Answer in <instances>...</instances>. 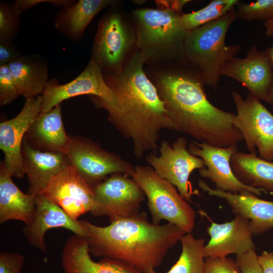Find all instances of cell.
<instances>
[{"label":"cell","mask_w":273,"mask_h":273,"mask_svg":"<svg viewBox=\"0 0 273 273\" xmlns=\"http://www.w3.org/2000/svg\"><path fill=\"white\" fill-rule=\"evenodd\" d=\"M146 62L136 50L123 69L117 74L103 73L115 94L109 103L90 96L97 107L108 113V119L125 138L131 141L133 153L140 159L148 152L157 154L160 132L175 130L157 89L147 77Z\"/></svg>","instance_id":"6da1fadb"},{"label":"cell","mask_w":273,"mask_h":273,"mask_svg":"<svg viewBox=\"0 0 273 273\" xmlns=\"http://www.w3.org/2000/svg\"><path fill=\"white\" fill-rule=\"evenodd\" d=\"M154 84L175 130L197 140L226 148L243 140L234 124L236 114L208 100L199 74L187 62L159 73Z\"/></svg>","instance_id":"7a4b0ae2"},{"label":"cell","mask_w":273,"mask_h":273,"mask_svg":"<svg viewBox=\"0 0 273 273\" xmlns=\"http://www.w3.org/2000/svg\"><path fill=\"white\" fill-rule=\"evenodd\" d=\"M90 254L119 260L142 273H151L161 263L167 252L186 234L167 222L155 224L146 213L118 219L105 226L81 220Z\"/></svg>","instance_id":"3957f363"},{"label":"cell","mask_w":273,"mask_h":273,"mask_svg":"<svg viewBox=\"0 0 273 273\" xmlns=\"http://www.w3.org/2000/svg\"><path fill=\"white\" fill-rule=\"evenodd\" d=\"M169 8H142L131 11L136 50L146 63L186 62L184 45L188 31L181 15Z\"/></svg>","instance_id":"277c9868"},{"label":"cell","mask_w":273,"mask_h":273,"mask_svg":"<svg viewBox=\"0 0 273 273\" xmlns=\"http://www.w3.org/2000/svg\"><path fill=\"white\" fill-rule=\"evenodd\" d=\"M236 19V9L220 18L188 31L184 45L186 62L200 75L205 84L218 87L220 70L235 57L240 46L226 45L227 32Z\"/></svg>","instance_id":"5b68a950"},{"label":"cell","mask_w":273,"mask_h":273,"mask_svg":"<svg viewBox=\"0 0 273 273\" xmlns=\"http://www.w3.org/2000/svg\"><path fill=\"white\" fill-rule=\"evenodd\" d=\"M117 6H111L101 18L92 49L90 60L105 74L122 71L136 50L132 23Z\"/></svg>","instance_id":"8992f818"},{"label":"cell","mask_w":273,"mask_h":273,"mask_svg":"<svg viewBox=\"0 0 273 273\" xmlns=\"http://www.w3.org/2000/svg\"><path fill=\"white\" fill-rule=\"evenodd\" d=\"M131 177L147 198L153 223L160 224L165 220L186 233L192 232L195 225L194 210L173 185L158 175L150 166L135 165Z\"/></svg>","instance_id":"52a82bcc"},{"label":"cell","mask_w":273,"mask_h":273,"mask_svg":"<svg viewBox=\"0 0 273 273\" xmlns=\"http://www.w3.org/2000/svg\"><path fill=\"white\" fill-rule=\"evenodd\" d=\"M121 173H114L93 187L96 216H106L110 222L140 213L145 195L136 182Z\"/></svg>","instance_id":"ba28073f"},{"label":"cell","mask_w":273,"mask_h":273,"mask_svg":"<svg viewBox=\"0 0 273 273\" xmlns=\"http://www.w3.org/2000/svg\"><path fill=\"white\" fill-rule=\"evenodd\" d=\"M71 166L92 187L114 173L132 176L134 166L119 155L82 137H71L65 153Z\"/></svg>","instance_id":"9c48e42d"},{"label":"cell","mask_w":273,"mask_h":273,"mask_svg":"<svg viewBox=\"0 0 273 273\" xmlns=\"http://www.w3.org/2000/svg\"><path fill=\"white\" fill-rule=\"evenodd\" d=\"M232 95L237 109L234 124L247 148L251 153L257 150L259 157L273 161V115L250 94L245 99L235 91Z\"/></svg>","instance_id":"30bf717a"},{"label":"cell","mask_w":273,"mask_h":273,"mask_svg":"<svg viewBox=\"0 0 273 273\" xmlns=\"http://www.w3.org/2000/svg\"><path fill=\"white\" fill-rule=\"evenodd\" d=\"M184 137L178 138L172 144L163 140L159 146V155L150 153L146 160L156 173L173 185L182 197L191 202L193 194L189 178L195 169L205 167L203 160L191 154Z\"/></svg>","instance_id":"8fae6325"},{"label":"cell","mask_w":273,"mask_h":273,"mask_svg":"<svg viewBox=\"0 0 273 273\" xmlns=\"http://www.w3.org/2000/svg\"><path fill=\"white\" fill-rule=\"evenodd\" d=\"M188 149L191 154L203 160L205 167L199 170L200 175L209 179L216 189L233 194L260 196L262 193H265L262 190L245 185L234 174L231 159L237 151V145L222 148L194 141L188 144Z\"/></svg>","instance_id":"7c38bea8"},{"label":"cell","mask_w":273,"mask_h":273,"mask_svg":"<svg viewBox=\"0 0 273 273\" xmlns=\"http://www.w3.org/2000/svg\"><path fill=\"white\" fill-rule=\"evenodd\" d=\"M220 75L237 80L251 96L270 104L269 94L273 82V67L265 50L259 51L252 46L245 57L235 56L226 62L220 70Z\"/></svg>","instance_id":"4fadbf2b"},{"label":"cell","mask_w":273,"mask_h":273,"mask_svg":"<svg viewBox=\"0 0 273 273\" xmlns=\"http://www.w3.org/2000/svg\"><path fill=\"white\" fill-rule=\"evenodd\" d=\"M88 95L112 103L115 94L106 82L103 73L95 62L89 60L84 69L76 78L60 84L55 79L49 80L41 95V113H46L62 102L71 98Z\"/></svg>","instance_id":"5bb4252c"},{"label":"cell","mask_w":273,"mask_h":273,"mask_svg":"<svg viewBox=\"0 0 273 273\" xmlns=\"http://www.w3.org/2000/svg\"><path fill=\"white\" fill-rule=\"evenodd\" d=\"M42 96L26 99L19 113L0 124V148L5 154L3 161L12 176L23 177L25 173L21 147L23 139L41 112Z\"/></svg>","instance_id":"9a60e30c"},{"label":"cell","mask_w":273,"mask_h":273,"mask_svg":"<svg viewBox=\"0 0 273 273\" xmlns=\"http://www.w3.org/2000/svg\"><path fill=\"white\" fill-rule=\"evenodd\" d=\"M42 194L74 219L94 205L93 187L72 166L55 176Z\"/></svg>","instance_id":"2e32d148"},{"label":"cell","mask_w":273,"mask_h":273,"mask_svg":"<svg viewBox=\"0 0 273 273\" xmlns=\"http://www.w3.org/2000/svg\"><path fill=\"white\" fill-rule=\"evenodd\" d=\"M35 202L36 209L33 220L25 225L22 231L26 239L31 245L46 253L44 237L46 232L52 228H64L75 235L85 237V229L80 220L72 218L43 194L35 195Z\"/></svg>","instance_id":"e0dca14e"},{"label":"cell","mask_w":273,"mask_h":273,"mask_svg":"<svg viewBox=\"0 0 273 273\" xmlns=\"http://www.w3.org/2000/svg\"><path fill=\"white\" fill-rule=\"evenodd\" d=\"M24 169L29 184L27 194H42L51 180L71 166L63 153L41 150L33 146L24 136L21 147Z\"/></svg>","instance_id":"ac0fdd59"},{"label":"cell","mask_w":273,"mask_h":273,"mask_svg":"<svg viewBox=\"0 0 273 273\" xmlns=\"http://www.w3.org/2000/svg\"><path fill=\"white\" fill-rule=\"evenodd\" d=\"M207 230L210 239L204 247L205 258H224L255 248L249 221L240 215L223 223L212 222Z\"/></svg>","instance_id":"d6986e66"},{"label":"cell","mask_w":273,"mask_h":273,"mask_svg":"<svg viewBox=\"0 0 273 273\" xmlns=\"http://www.w3.org/2000/svg\"><path fill=\"white\" fill-rule=\"evenodd\" d=\"M198 185L209 195L225 200L236 215L248 220L253 236L273 229V201L261 199L254 194H233L213 189L201 180Z\"/></svg>","instance_id":"ffe728a7"},{"label":"cell","mask_w":273,"mask_h":273,"mask_svg":"<svg viewBox=\"0 0 273 273\" xmlns=\"http://www.w3.org/2000/svg\"><path fill=\"white\" fill-rule=\"evenodd\" d=\"M89 254L88 244L84 238L75 234L69 237L61 255L64 273H142L114 259L103 258L94 261Z\"/></svg>","instance_id":"44dd1931"},{"label":"cell","mask_w":273,"mask_h":273,"mask_svg":"<svg viewBox=\"0 0 273 273\" xmlns=\"http://www.w3.org/2000/svg\"><path fill=\"white\" fill-rule=\"evenodd\" d=\"M115 0H79L62 8L56 14L54 27L70 41L76 42L83 38L85 29L94 18L108 6L117 4Z\"/></svg>","instance_id":"7402d4cb"},{"label":"cell","mask_w":273,"mask_h":273,"mask_svg":"<svg viewBox=\"0 0 273 273\" xmlns=\"http://www.w3.org/2000/svg\"><path fill=\"white\" fill-rule=\"evenodd\" d=\"M25 136L41 150L65 154L70 137L64 128L60 104L47 112H40Z\"/></svg>","instance_id":"603a6c76"},{"label":"cell","mask_w":273,"mask_h":273,"mask_svg":"<svg viewBox=\"0 0 273 273\" xmlns=\"http://www.w3.org/2000/svg\"><path fill=\"white\" fill-rule=\"evenodd\" d=\"M12 176L0 165V223L10 220L23 221L25 225L33 220L35 212V195L23 193L13 183Z\"/></svg>","instance_id":"cb8c5ba5"},{"label":"cell","mask_w":273,"mask_h":273,"mask_svg":"<svg viewBox=\"0 0 273 273\" xmlns=\"http://www.w3.org/2000/svg\"><path fill=\"white\" fill-rule=\"evenodd\" d=\"M8 65L20 96L27 99L43 94L49 81L46 59L37 55H22Z\"/></svg>","instance_id":"d4e9b609"},{"label":"cell","mask_w":273,"mask_h":273,"mask_svg":"<svg viewBox=\"0 0 273 273\" xmlns=\"http://www.w3.org/2000/svg\"><path fill=\"white\" fill-rule=\"evenodd\" d=\"M231 165L237 178L245 185L273 193V161L258 157L256 152L237 151L232 155Z\"/></svg>","instance_id":"484cf974"},{"label":"cell","mask_w":273,"mask_h":273,"mask_svg":"<svg viewBox=\"0 0 273 273\" xmlns=\"http://www.w3.org/2000/svg\"><path fill=\"white\" fill-rule=\"evenodd\" d=\"M180 241L182 246L180 255L166 273H204L205 240L195 238L191 233H186ZM151 273L156 272L154 270Z\"/></svg>","instance_id":"4316f807"},{"label":"cell","mask_w":273,"mask_h":273,"mask_svg":"<svg viewBox=\"0 0 273 273\" xmlns=\"http://www.w3.org/2000/svg\"><path fill=\"white\" fill-rule=\"evenodd\" d=\"M239 1L213 0L203 8L181 15V21L188 31L213 21L236 9Z\"/></svg>","instance_id":"83f0119b"},{"label":"cell","mask_w":273,"mask_h":273,"mask_svg":"<svg viewBox=\"0 0 273 273\" xmlns=\"http://www.w3.org/2000/svg\"><path fill=\"white\" fill-rule=\"evenodd\" d=\"M22 12L14 2H0V41L12 40L18 36Z\"/></svg>","instance_id":"f1b7e54d"},{"label":"cell","mask_w":273,"mask_h":273,"mask_svg":"<svg viewBox=\"0 0 273 273\" xmlns=\"http://www.w3.org/2000/svg\"><path fill=\"white\" fill-rule=\"evenodd\" d=\"M236 19L247 21L273 19V0H258L250 3H238Z\"/></svg>","instance_id":"f546056e"},{"label":"cell","mask_w":273,"mask_h":273,"mask_svg":"<svg viewBox=\"0 0 273 273\" xmlns=\"http://www.w3.org/2000/svg\"><path fill=\"white\" fill-rule=\"evenodd\" d=\"M20 96L8 64L0 65V105L11 103Z\"/></svg>","instance_id":"4dcf8cb0"},{"label":"cell","mask_w":273,"mask_h":273,"mask_svg":"<svg viewBox=\"0 0 273 273\" xmlns=\"http://www.w3.org/2000/svg\"><path fill=\"white\" fill-rule=\"evenodd\" d=\"M204 273H241L240 270L233 259L228 258H205Z\"/></svg>","instance_id":"1f68e13d"},{"label":"cell","mask_w":273,"mask_h":273,"mask_svg":"<svg viewBox=\"0 0 273 273\" xmlns=\"http://www.w3.org/2000/svg\"><path fill=\"white\" fill-rule=\"evenodd\" d=\"M24 257L17 253L0 252V273H21Z\"/></svg>","instance_id":"d6a6232c"},{"label":"cell","mask_w":273,"mask_h":273,"mask_svg":"<svg viewBox=\"0 0 273 273\" xmlns=\"http://www.w3.org/2000/svg\"><path fill=\"white\" fill-rule=\"evenodd\" d=\"M255 249L236 255V262L241 273H263Z\"/></svg>","instance_id":"836d02e7"},{"label":"cell","mask_w":273,"mask_h":273,"mask_svg":"<svg viewBox=\"0 0 273 273\" xmlns=\"http://www.w3.org/2000/svg\"><path fill=\"white\" fill-rule=\"evenodd\" d=\"M22 55L19 48L13 41H0V65L8 64Z\"/></svg>","instance_id":"e575fe53"},{"label":"cell","mask_w":273,"mask_h":273,"mask_svg":"<svg viewBox=\"0 0 273 273\" xmlns=\"http://www.w3.org/2000/svg\"><path fill=\"white\" fill-rule=\"evenodd\" d=\"M15 1L22 12L42 3H49L55 6L64 8L69 7L76 2L74 0H15Z\"/></svg>","instance_id":"d590c367"},{"label":"cell","mask_w":273,"mask_h":273,"mask_svg":"<svg viewBox=\"0 0 273 273\" xmlns=\"http://www.w3.org/2000/svg\"><path fill=\"white\" fill-rule=\"evenodd\" d=\"M258 260L263 273H273V252L263 251Z\"/></svg>","instance_id":"8d00e7d4"},{"label":"cell","mask_w":273,"mask_h":273,"mask_svg":"<svg viewBox=\"0 0 273 273\" xmlns=\"http://www.w3.org/2000/svg\"><path fill=\"white\" fill-rule=\"evenodd\" d=\"M191 1L189 0H179V1H169L168 2H165L167 4V8L171 9L177 12L182 13V9L184 6Z\"/></svg>","instance_id":"74e56055"},{"label":"cell","mask_w":273,"mask_h":273,"mask_svg":"<svg viewBox=\"0 0 273 273\" xmlns=\"http://www.w3.org/2000/svg\"><path fill=\"white\" fill-rule=\"evenodd\" d=\"M268 54L270 60L271 61V63L273 67V46L271 47L268 48L267 49L265 50ZM269 97L270 100V104L271 105L272 108H273V82L271 84V86L270 87L269 94Z\"/></svg>","instance_id":"f35d334b"},{"label":"cell","mask_w":273,"mask_h":273,"mask_svg":"<svg viewBox=\"0 0 273 273\" xmlns=\"http://www.w3.org/2000/svg\"><path fill=\"white\" fill-rule=\"evenodd\" d=\"M265 34L267 36H273V19L264 22Z\"/></svg>","instance_id":"ab89813d"}]
</instances>
